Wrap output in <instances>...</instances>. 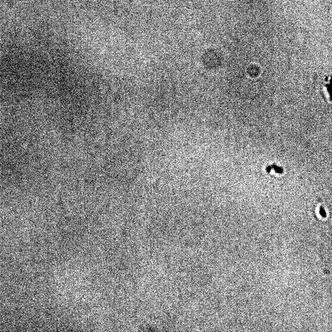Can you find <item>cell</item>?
Segmentation results:
<instances>
[{"instance_id": "cell-1", "label": "cell", "mask_w": 332, "mask_h": 332, "mask_svg": "<svg viewBox=\"0 0 332 332\" xmlns=\"http://www.w3.org/2000/svg\"><path fill=\"white\" fill-rule=\"evenodd\" d=\"M326 83L324 86H325L327 95L328 96V99L329 102H332V76L326 79Z\"/></svg>"}]
</instances>
